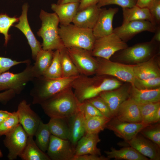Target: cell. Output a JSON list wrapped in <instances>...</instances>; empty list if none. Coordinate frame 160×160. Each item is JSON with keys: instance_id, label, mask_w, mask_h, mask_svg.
Listing matches in <instances>:
<instances>
[{"instance_id": "cell-1", "label": "cell", "mask_w": 160, "mask_h": 160, "mask_svg": "<svg viewBox=\"0 0 160 160\" xmlns=\"http://www.w3.org/2000/svg\"><path fill=\"white\" fill-rule=\"evenodd\" d=\"M90 77L80 74L73 82L71 87L79 102L82 103L97 96L102 92L117 88L122 85L117 79L106 76Z\"/></svg>"}, {"instance_id": "cell-2", "label": "cell", "mask_w": 160, "mask_h": 160, "mask_svg": "<svg viewBox=\"0 0 160 160\" xmlns=\"http://www.w3.org/2000/svg\"><path fill=\"white\" fill-rule=\"evenodd\" d=\"M80 103L70 87L40 105L45 114L50 118L68 119L79 110Z\"/></svg>"}, {"instance_id": "cell-3", "label": "cell", "mask_w": 160, "mask_h": 160, "mask_svg": "<svg viewBox=\"0 0 160 160\" xmlns=\"http://www.w3.org/2000/svg\"><path fill=\"white\" fill-rule=\"evenodd\" d=\"M78 76L55 79H46L43 76L34 78L32 81L33 87L30 93L33 98L32 104L40 105L71 87L73 82Z\"/></svg>"}, {"instance_id": "cell-4", "label": "cell", "mask_w": 160, "mask_h": 160, "mask_svg": "<svg viewBox=\"0 0 160 160\" xmlns=\"http://www.w3.org/2000/svg\"><path fill=\"white\" fill-rule=\"evenodd\" d=\"M39 16L41 24L37 34L42 39V49L60 50L65 47L59 34L60 22L56 14L41 9Z\"/></svg>"}, {"instance_id": "cell-5", "label": "cell", "mask_w": 160, "mask_h": 160, "mask_svg": "<svg viewBox=\"0 0 160 160\" xmlns=\"http://www.w3.org/2000/svg\"><path fill=\"white\" fill-rule=\"evenodd\" d=\"M58 33L66 48L78 47L91 52L96 39L92 29L82 28L70 24L67 25H60Z\"/></svg>"}, {"instance_id": "cell-6", "label": "cell", "mask_w": 160, "mask_h": 160, "mask_svg": "<svg viewBox=\"0 0 160 160\" xmlns=\"http://www.w3.org/2000/svg\"><path fill=\"white\" fill-rule=\"evenodd\" d=\"M158 43L151 41L138 43L119 51L116 57L121 63L135 65L145 61L158 54Z\"/></svg>"}, {"instance_id": "cell-7", "label": "cell", "mask_w": 160, "mask_h": 160, "mask_svg": "<svg viewBox=\"0 0 160 160\" xmlns=\"http://www.w3.org/2000/svg\"><path fill=\"white\" fill-rule=\"evenodd\" d=\"M98 66L95 74L98 76H111L120 80L134 84L135 77L134 65L112 61L110 59L96 57Z\"/></svg>"}, {"instance_id": "cell-8", "label": "cell", "mask_w": 160, "mask_h": 160, "mask_svg": "<svg viewBox=\"0 0 160 160\" xmlns=\"http://www.w3.org/2000/svg\"><path fill=\"white\" fill-rule=\"evenodd\" d=\"M32 67L31 62L26 64L25 68L20 72L7 71L0 74V92L12 89L16 95L21 93L27 84L34 78Z\"/></svg>"}, {"instance_id": "cell-9", "label": "cell", "mask_w": 160, "mask_h": 160, "mask_svg": "<svg viewBox=\"0 0 160 160\" xmlns=\"http://www.w3.org/2000/svg\"><path fill=\"white\" fill-rule=\"evenodd\" d=\"M128 47L126 42L113 33L96 39L91 53L94 57L109 60L116 52Z\"/></svg>"}, {"instance_id": "cell-10", "label": "cell", "mask_w": 160, "mask_h": 160, "mask_svg": "<svg viewBox=\"0 0 160 160\" xmlns=\"http://www.w3.org/2000/svg\"><path fill=\"white\" fill-rule=\"evenodd\" d=\"M66 48L80 74L90 76L95 74L98 62L90 52L78 47Z\"/></svg>"}, {"instance_id": "cell-11", "label": "cell", "mask_w": 160, "mask_h": 160, "mask_svg": "<svg viewBox=\"0 0 160 160\" xmlns=\"http://www.w3.org/2000/svg\"><path fill=\"white\" fill-rule=\"evenodd\" d=\"M5 136L4 143L8 150V158L9 160L15 159L25 147L28 136L20 123Z\"/></svg>"}, {"instance_id": "cell-12", "label": "cell", "mask_w": 160, "mask_h": 160, "mask_svg": "<svg viewBox=\"0 0 160 160\" xmlns=\"http://www.w3.org/2000/svg\"><path fill=\"white\" fill-rule=\"evenodd\" d=\"M157 26L147 20L132 21L113 29V33L126 42L137 34L143 32L154 33Z\"/></svg>"}, {"instance_id": "cell-13", "label": "cell", "mask_w": 160, "mask_h": 160, "mask_svg": "<svg viewBox=\"0 0 160 160\" xmlns=\"http://www.w3.org/2000/svg\"><path fill=\"white\" fill-rule=\"evenodd\" d=\"M75 148L68 140L51 134L47 154L50 160H73L75 156Z\"/></svg>"}, {"instance_id": "cell-14", "label": "cell", "mask_w": 160, "mask_h": 160, "mask_svg": "<svg viewBox=\"0 0 160 160\" xmlns=\"http://www.w3.org/2000/svg\"><path fill=\"white\" fill-rule=\"evenodd\" d=\"M149 125L142 123L121 121L113 117L106 123L105 128L112 131L117 136L127 141L134 138L142 129Z\"/></svg>"}, {"instance_id": "cell-15", "label": "cell", "mask_w": 160, "mask_h": 160, "mask_svg": "<svg viewBox=\"0 0 160 160\" xmlns=\"http://www.w3.org/2000/svg\"><path fill=\"white\" fill-rule=\"evenodd\" d=\"M20 123L28 136L33 137L41 120L39 116L31 108V104L25 100L19 104L16 111Z\"/></svg>"}, {"instance_id": "cell-16", "label": "cell", "mask_w": 160, "mask_h": 160, "mask_svg": "<svg viewBox=\"0 0 160 160\" xmlns=\"http://www.w3.org/2000/svg\"><path fill=\"white\" fill-rule=\"evenodd\" d=\"M28 7L27 3L23 5L18 23L13 26L20 30L26 37L31 48L32 58L35 61L38 54L42 49L41 44L37 39L29 24L27 17Z\"/></svg>"}, {"instance_id": "cell-17", "label": "cell", "mask_w": 160, "mask_h": 160, "mask_svg": "<svg viewBox=\"0 0 160 160\" xmlns=\"http://www.w3.org/2000/svg\"><path fill=\"white\" fill-rule=\"evenodd\" d=\"M131 86L122 85L116 89L103 92L99 95L108 105L113 118L115 116L120 105L129 97Z\"/></svg>"}, {"instance_id": "cell-18", "label": "cell", "mask_w": 160, "mask_h": 160, "mask_svg": "<svg viewBox=\"0 0 160 160\" xmlns=\"http://www.w3.org/2000/svg\"><path fill=\"white\" fill-rule=\"evenodd\" d=\"M127 146L135 149L144 156L151 160L160 159V147L143 136L137 134L131 140L125 141Z\"/></svg>"}, {"instance_id": "cell-19", "label": "cell", "mask_w": 160, "mask_h": 160, "mask_svg": "<svg viewBox=\"0 0 160 160\" xmlns=\"http://www.w3.org/2000/svg\"><path fill=\"white\" fill-rule=\"evenodd\" d=\"M118 11V8H101L97 21L92 29L96 39L113 33V21L114 15Z\"/></svg>"}, {"instance_id": "cell-20", "label": "cell", "mask_w": 160, "mask_h": 160, "mask_svg": "<svg viewBox=\"0 0 160 160\" xmlns=\"http://www.w3.org/2000/svg\"><path fill=\"white\" fill-rule=\"evenodd\" d=\"M114 117L123 122L137 123L142 121L138 104L130 97L120 105Z\"/></svg>"}, {"instance_id": "cell-21", "label": "cell", "mask_w": 160, "mask_h": 160, "mask_svg": "<svg viewBox=\"0 0 160 160\" xmlns=\"http://www.w3.org/2000/svg\"><path fill=\"white\" fill-rule=\"evenodd\" d=\"M101 9L96 4L78 11L72 22L79 27L92 29L98 19Z\"/></svg>"}, {"instance_id": "cell-22", "label": "cell", "mask_w": 160, "mask_h": 160, "mask_svg": "<svg viewBox=\"0 0 160 160\" xmlns=\"http://www.w3.org/2000/svg\"><path fill=\"white\" fill-rule=\"evenodd\" d=\"M100 140L98 134H85L79 140L75 147V156L101 155L100 150L97 146Z\"/></svg>"}, {"instance_id": "cell-23", "label": "cell", "mask_w": 160, "mask_h": 160, "mask_svg": "<svg viewBox=\"0 0 160 160\" xmlns=\"http://www.w3.org/2000/svg\"><path fill=\"white\" fill-rule=\"evenodd\" d=\"M157 55L145 61L134 65L133 71L136 78L145 80L160 77V70L156 60Z\"/></svg>"}, {"instance_id": "cell-24", "label": "cell", "mask_w": 160, "mask_h": 160, "mask_svg": "<svg viewBox=\"0 0 160 160\" xmlns=\"http://www.w3.org/2000/svg\"><path fill=\"white\" fill-rule=\"evenodd\" d=\"M69 134L68 140L75 148L79 140L85 134L84 118L79 110L71 117L68 119Z\"/></svg>"}, {"instance_id": "cell-25", "label": "cell", "mask_w": 160, "mask_h": 160, "mask_svg": "<svg viewBox=\"0 0 160 160\" xmlns=\"http://www.w3.org/2000/svg\"><path fill=\"white\" fill-rule=\"evenodd\" d=\"M79 3H53L51 9L57 16L60 25H67L72 22L78 11Z\"/></svg>"}, {"instance_id": "cell-26", "label": "cell", "mask_w": 160, "mask_h": 160, "mask_svg": "<svg viewBox=\"0 0 160 160\" xmlns=\"http://www.w3.org/2000/svg\"><path fill=\"white\" fill-rule=\"evenodd\" d=\"M130 96L138 104L160 102V87L148 89H140L131 84Z\"/></svg>"}, {"instance_id": "cell-27", "label": "cell", "mask_w": 160, "mask_h": 160, "mask_svg": "<svg viewBox=\"0 0 160 160\" xmlns=\"http://www.w3.org/2000/svg\"><path fill=\"white\" fill-rule=\"evenodd\" d=\"M105 153L109 159H123L127 160H148V158L144 156L132 147L128 146L116 150L111 147L110 151H105Z\"/></svg>"}, {"instance_id": "cell-28", "label": "cell", "mask_w": 160, "mask_h": 160, "mask_svg": "<svg viewBox=\"0 0 160 160\" xmlns=\"http://www.w3.org/2000/svg\"><path fill=\"white\" fill-rule=\"evenodd\" d=\"M54 51L50 50H41L38 54L32 67L34 78L42 76L50 65Z\"/></svg>"}, {"instance_id": "cell-29", "label": "cell", "mask_w": 160, "mask_h": 160, "mask_svg": "<svg viewBox=\"0 0 160 160\" xmlns=\"http://www.w3.org/2000/svg\"><path fill=\"white\" fill-rule=\"evenodd\" d=\"M122 24L131 21L140 20H147L154 24L149 10L147 8H142L136 5L131 8H122Z\"/></svg>"}, {"instance_id": "cell-30", "label": "cell", "mask_w": 160, "mask_h": 160, "mask_svg": "<svg viewBox=\"0 0 160 160\" xmlns=\"http://www.w3.org/2000/svg\"><path fill=\"white\" fill-rule=\"evenodd\" d=\"M19 157L23 160H50L47 155L38 147L32 136H28L26 146Z\"/></svg>"}, {"instance_id": "cell-31", "label": "cell", "mask_w": 160, "mask_h": 160, "mask_svg": "<svg viewBox=\"0 0 160 160\" xmlns=\"http://www.w3.org/2000/svg\"><path fill=\"white\" fill-rule=\"evenodd\" d=\"M66 119L50 118L47 124L51 135L62 139L68 140L69 127Z\"/></svg>"}, {"instance_id": "cell-32", "label": "cell", "mask_w": 160, "mask_h": 160, "mask_svg": "<svg viewBox=\"0 0 160 160\" xmlns=\"http://www.w3.org/2000/svg\"><path fill=\"white\" fill-rule=\"evenodd\" d=\"M59 51L62 77H71L79 75L80 74L70 57L67 48L64 47Z\"/></svg>"}, {"instance_id": "cell-33", "label": "cell", "mask_w": 160, "mask_h": 160, "mask_svg": "<svg viewBox=\"0 0 160 160\" xmlns=\"http://www.w3.org/2000/svg\"><path fill=\"white\" fill-rule=\"evenodd\" d=\"M51 135L47 124L41 120L34 135L35 141L39 149L44 152L47 150Z\"/></svg>"}, {"instance_id": "cell-34", "label": "cell", "mask_w": 160, "mask_h": 160, "mask_svg": "<svg viewBox=\"0 0 160 160\" xmlns=\"http://www.w3.org/2000/svg\"><path fill=\"white\" fill-rule=\"evenodd\" d=\"M110 119L100 116H94L85 119V134H98L105 129V125Z\"/></svg>"}, {"instance_id": "cell-35", "label": "cell", "mask_w": 160, "mask_h": 160, "mask_svg": "<svg viewBox=\"0 0 160 160\" xmlns=\"http://www.w3.org/2000/svg\"><path fill=\"white\" fill-rule=\"evenodd\" d=\"M48 79H57L62 77V71L59 50L54 52L51 63L42 76Z\"/></svg>"}, {"instance_id": "cell-36", "label": "cell", "mask_w": 160, "mask_h": 160, "mask_svg": "<svg viewBox=\"0 0 160 160\" xmlns=\"http://www.w3.org/2000/svg\"><path fill=\"white\" fill-rule=\"evenodd\" d=\"M142 119V123L148 125L153 124L155 113L160 107V102L138 104Z\"/></svg>"}, {"instance_id": "cell-37", "label": "cell", "mask_w": 160, "mask_h": 160, "mask_svg": "<svg viewBox=\"0 0 160 160\" xmlns=\"http://www.w3.org/2000/svg\"><path fill=\"white\" fill-rule=\"evenodd\" d=\"M18 21L19 17H10L6 13L0 14V33L4 36V46H6L11 38L10 35L8 33L10 28Z\"/></svg>"}, {"instance_id": "cell-38", "label": "cell", "mask_w": 160, "mask_h": 160, "mask_svg": "<svg viewBox=\"0 0 160 160\" xmlns=\"http://www.w3.org/2000/svg\"><path fill=\"white\" fill-rule=\"evenodd\" d=\"M19 124L17 111L12 112V114L9 117L0 124V136L6 135L9 133Z\"/></svg>"}, {"instance_id": "cell-39", "label": "cell", "mask_w": 160, "mask_h": 160, "mask_svg": "<svg viewBox=\"0 0 160 160\" xmlns=\"http://www.w3.org/2000/svg\"><path fill=\"white\" fill-rule=\"evenodd\" d=\"M144 137L160 147V126L159 124H151L142 129L140 132Z\"/></svg>"}, {"instance_id": "cell-40", "label": "cell", "mask_w": 160, "mask_h": 160, "mask_svg": "<svg viewBox=\"0 0 160 160\" xmlns=\"http://www.w3.org/2000/svg\"><path fill=\"white\" fill-rule=\"evenodd\" d=\"M86 100L93 105L105 117L111 119L113 118L110 110L105 101L99 96Z\"/></svg>"}, {"instance_id": "cell-41", "label": "cell", "mask_w": 160, "mask_h": 160, "mask_svg": "<svg viewBox=\"0 0 160 160\" xmlns=\"http://www.w3.org/2000/svg\"><path fill=\"white\" fill-rule=\"evenodd\" d=\"M132 85L140 89L157 88L160 87V77L145 80L140 79L135 77L134 84Z\"/></svg>"}, {"instance_id": "cell-42", "label": "cell", "mask_w": 160, "mask_h": 160, "mask_svg": "<svg viewBox=\"0 0 160 160\" xmlns=\"http://www.w3.org/2000/svg\"><path fill=\"white\" fill-rule=\"evenodd\" d=\"M79 108L85 119L96 116H103L98 110L87 100L80 103Z\"/></svg>"}, {"instance_id": "cell-43", "label": "cell", "mask_w": 160, "mask_h": 160, "mask_svg": "<svg viewBox=\"0 0 160 160\" xmlns=\"http://www.w3.org/2000/svg\"><path fill=\"white\" fill-rule=\"evenodd\" d=\"M111 4L117 5L122 8H131L136 5V0H100L97 4L100 8Z\"/></svg>"}, {"instance_id": "cell-44", "label": "cell", "mask_w": 160, "mask_h": 160, "mask_svg": "<svg viewBox=\"0 0 160 160\" xmlns=\"http://www.w3.org/2000/svg\"><path fill=\"white\" fill-rule=\"evenodd\" d=\"M31 62L29 60L17 61L0 56V74L8 71L13 66L22 63L26 64Z\"/></svg>"}, {"instance_id": "cell-45", "label": "cell", "mask_w": 160, "mask_h": 160, "mask_svg": "<svg viewBox=\"0 0 160 160\" xmlns=\"http://www.w3.org/2000/svg\"><path fill=\"white\" fill-rule=\"evenodd\" d=\"M147 8L149 10L153 23L156 26L160 23V0H153Z\"/></svg>"}, {"instance_id": "cell-46", "label": "cell", "mask_w": 160, "mask_h": 160, "mask_svg": "<svg viewBox=\"0 0 160 160\" xmlns=\"http://www.w3.org/2000/svg\"><path fill=\"white\" fill-rule=\"evenodd\" d=\"M16 95L13 90H5L0 93V102L4 104H6L8 102L13 98Z\"/></svg>"}, {"instance_id": "cell-47", "label": "cell", "mask_w": 160, "mask_h": 160, "mask_svg": "<svg viewBox=\"0 0 160 160\" xmlns=\"http://www.w3.org/2000/svg\"><path fill=\"white\" fill-rule=\"evenodd\" d=\"M107 157L103 156H98L92 154H85L75 156L73 160H108Z\"/></svg>"}, {"instance_id": "cell-48", "label": "cell", "mask_w": 160, "mask_h": 160, "mask_svg": "<svg viewBox=\"0 0 160 160\" xmlns=\"http://www.w3.org/2000/svg\"><path fill=\"white\" fill-rule=\"evenodd\" d=\"M99 0H80L78 9V11L82 10L90 6L97 4Z\"/></svg>"}, {"instance_id": "cell-49", "label": "cell", "mask_w": 160, "mask_h": 160, "mask_svg": "<svg viewBox=\"0 0 160 160\" xmlns=\"http://www.w3.org/2000/svg\"><path fill=\"white\" fill-rule=\"evenodd\" d=\"M12 114L6 111L0 110V124L1 123L9 117Z\"/></svg>"}, {"instance_id": "cell-50", "label": "cell", "mask_w": 160, "mask_h": 160, "mask_svg": "<svg viewBox=\"0 0 160 160\" xmlns=\"http://www.w3.org/2000/svg\"><path fill=\"white\" fill-rule=\"evenodd\" d=\"M153 0H136V5L142 8H147Z\"/></svg>"}, {"instance_id": "cell-51", "label": "cell", "mask_w": 160, "mask_h": 160, "mask_svg": "<svg viewBox=\"0 0 160 160\" xmlns=\"http://www.w3.org/2000/svg\"><path fill=\"white\" fill-rule=\"evenodd\" d=\"M155 34L151 40L158 43L160 42V25L157 26L154 32Z\"/></svg>"}, {"instance_id": "cell-52", "label": "cell", "mask_w": 160, "mask_h": 160, "mask_svg": "<svg viewBox=\"0 0 160 160\" xmlns=\"http://www.w3.org/2000/svg\"><path fill=\"white\" fill-rule=\"evenodd\" d=\"M160 120V107L156 111L154 115L153 124L159 122Z\"/></svg>"}, {"instance_id": "cell-53", "label": "cell", "mask_w": 160, "mask_h": 160, "mask_svg": "<svg viewBox=\"0 0 160 160\" xmlns=\"http://www.w3.org/2000/svg\"><path fill=\"white\" fill-rule=\"evenodd\" d=\"M80 0H58L57 3L64 4L70 3H79Z\"/></svg>"}, {"instance_id": "cell-54", "label": "cell", "mask_w": 160, "mask_h": 160, "mask_svg": "<svg viewBox=\"0 0 160 160\" xmlns=\"http://www.w3.org/2000/svg\"><path fill=\"white\" fill-rule=\"evenodd\" d=\"M3 154L1 151L0 150V158L2 157Z\"/></svg>"}, {"instance_id": "cell-55", "label": "cell", "mask_w": 160, "mask_h": 160, "mask_svg": "<svg viewBox=\"0 0 160 160\" xmlns=\"http://www.w3.org/2000/svg\"></svg>"}]
</instances>
